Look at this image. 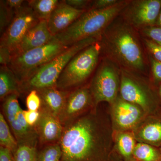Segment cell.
Returning <instances> with one entry per match:
<instances>
[{
	"mask_svg": "<svg viewBox=\"0 0 161 161\" xmlns=\"http://www.w3.org/2000/svg\"><path fill=\"white\" fill-rule=\"evenodd\" d=\"M60 161H121L112 152L107 131L94 115L82 116L64 129Z\"/></svg>",
	"mask_w": 161,
	"mask_h": 161,
	"instance_id": "obj_1",
	"label": "cell"
},
{
	"mask_svg": "<svg viewBox=\"0 0 161 161\" xmlns=\"http://www.w3.org/2000/svg\"><path fill=\"white\" fill-rule=\"evenodd\" d=\"M131 27L126 22L111 23L101 36V51L124 70L142 71L145 70L143 54Z\"/></svg>",
	"mask_w": 161,
	"mask_h": 161,
	"instance_id": "obj_2",
	"label": "cell"
},
{
	"mask_svg": "<svg viewBox=\"0 0 161 161\" xmlns=\"http://www.w3.org/2000/svg\"><path fill=\"white\" fill-rule=\"evenodd\" d=\"M129 3L120 1L105 9H88L67 29L54 37L67 47L85 39L100 37Z\"/></svg>",
	"mask_w": 161,
	"mask_h": 161,
	"instance_id": "obj_3",
	"label": "cell"
},
{
	"mask_svg": "<svg viewBox=\"0 0 161 161\" xmlns=\"http://www.w3.org/2000/svg\"><path fill=\"white\" fill-rule=\"evenodd\" d=\"M100 37H92L80 40L69 46L48 63L37 70L20 83V91L30 92L54 87L63 69L72 58L87 47L100 40Z\"/></svg>",
	"mask_w": 161,
	"mask_h": 161,
	"instance_id": "obj_4",
	"label": "cell"
},
{
	"mask_svg": "<svg viewBox=\"0 0 161 161\" xmlns=\"http://www.w3.org/2000/svg\"><path fill=\"white\" fill-rule=\"evenodd\" d=\"M101 52L98 41L77 54L63 69L56 87L66 92L86 80L97 66Z\"/></svg>",
	"mask_w": 161,
	"mask_h": 161,
	"instance_id": "obj_5",
	"label": "cell"
},
{
	"mask_svg": "<svg viewBox=\"0 0 161 161\" xmlns=\"http://www.w3.org/2000/svg\"><path fill=\"white\" fill-rule=\"evenodd\" d=\"M69 47L64 45L54 37L50 42L44 46L13 57L7 66L20 84Z\"/></svg>",
	"mask_w": 161,
	"mask_h": 161,
	"instance_id": "obj_6",
	"label": "cell"
},
{
	"mask_svg": "<svg viewBox=\"0 0 161 161\" xmlns=\"http://www.w3.org/2000/svg\"><path fill=\"white\" fill-rule=\"evenodd\" d=\"M119 88V78L117 70L109 62L101 64L95 75L91 92L94 102L115 103Z\"/></svg>",
	"mask_w": 161,
	"mask_h": 161,
	"instance_id": "obj_7",
	"label": "cell"
},
{
	"mask_svg": "<svg viewBox=\"0 0 161 161\" xmlns=\"http://www.w3.org/2000/svg\"><path fill=\"white\" fill-rule=\"evenodd\" d=\"M161 9V0H136L129 2L122 12L126 23L142 30L155 26Z\"/></svg>",
	"mask_w": 161,
	"mask_h": 161,
	"instance_id": "obj_8",
	"label": "cell"
},
{
	"mask_svg": "<svg viewBox=\"0 0 161 161\" xmlns=\"http://www.w3.org/2000/svg\"><path fill=\"white\" fill-rule=\"evenodd\" d=\"M40 21L28 4L24 5L1 36L0 47H7L11 53L27 32Z\"/></svg>",
	"mask_w": 161,
	"mask_h": 161,
	"instance_id": "obj_9",
	"label": "cell"
},
{
	"mask_svg": "<svg viewBox=\"0 0 161 161\" xmlns=\"http://www.w3.org/2000/svg\"><path fill=\"white\" fill-rule=\"evenodd\" d=\"M86 10L75 9L60 1L47 21V26L53 36L64 31Z\"/></svg>",
	"mask_w": 161,
	"mask_h": 161,
	"instance_id": "obj_10",
	"label": "cell"
},
{
	"mask_svg": "<svg viewBox=\"0 0 161 161\" xmlns=\"http://www.w3.org/2000/svg\"><path fill=\"white\" fill-rule=\"evenodd\" d=\"M53 37L48 29L47 21H40L27 32L11 52L12 58L30 50L44 46L50 42Z\"/></svg>",
	"mask_w": 161,
	"mask_h": 161,
	"instance_id": "obj_11",
	"label": "cell"
},
{
	"mask_svg": "<svg viewBox=\"0 0 161 161\" xmlns=\"http://www.w3.org/2000/svg\"><path fill=\"white\" fill-rule=\"evenodd\" d=\"M122 99L137 106L143 109H148L150 98L146 90L125 70L122 69L120 83Z\"/></svg>",
	"mask_w": 161,
	"mask_h": 161,
	"instance_id": "obj_12",
	"label": "cell"
},
{
	"mask_svg": "<svg viewBox=\"0 0 161 161\" xmlns=\"http://www.w3.org/2000/svg\"><path fill=\"white\" fill-rule=\"evenodd\" d=\"M92 98L91 91L84 88L78 89L69 94L63 109L58 116L60 122H70L75 116L88 108Z\"/></svg>",
	"mask_w": 161,
	"mask_h": 161,
	"instance_id": "obj_13",
	"label": "cell"
},
{
	"mask_svg": "<svg viewBox=\"0 0 161 161\" xmlns=\"http://www.w3.org/2000/svg\"><path fill=\"white\" fill-rule=\"evenodd\" d=\"M115 103L113 116L117 126L123 130L134 127L142 117L141 108L122 98L116 100Z\"/></svg>",
	"mask_w": 161,
	"mask_h": 161,
	"instance_id": "obj_14",
	"label": "cell"
},
{
	"mask_svg": "<svg viewBox=\"0 0 161 161\" xmlns=\"http://www.w3.org/2000/svg\"><path fill=\"white\" fill-rule=\"evenodd\" d=\"M37 123L38 132L43 142L60 140L64 129L59 119L44 108Z\"/></svg>",
	"mask_w": 161,
	"mask_h": 161,
	"instance_id": "obj_15",
	"label": "cell"
},
{
	"mask_svg": "<svg viewBox=\"0 0 161 161\" xmlns=\"http://www.w3.org/2000/svg\"><path fill=\"white\" fill-rule=\"evenodd\" d=\"M37 91L44 108L58 118L64 106L68 92L59 90L56 87Z\"/></svg>",
	"mask_w": 161,
	"mask_h": 161,
	"instance_id": "obj_16",
	"label": "cell"
},
{
	"mask_svg": "<svg viewBox=\"0 0 161 161\" xmlns=\"http://www.w3.org/2000/svg\"><path fill=\"white\" fill-rule=\"evenodd\" d=\"M20 92L19 81L7 65H1L0 68V98H6L13 93Z\"/></svg>",
	"mask_w": 161,
	"mask_h": 161,
	"instance_id": "obj_17",
	"label": "cell"
},
{
	"mask_svg": "<svg viewBox=\"0 0 161 161\" xmlns=\"http://www.w3.org/2000/svg\"><path fill=\"white\" fill-rule=\"evenodd\" d=\"M28 6L36 17L40 21H48L60 1L58 0H31L27 1Z\"/></svg>",
	"mask_w": 161,
	"mask_h": 161,
	"instance_id": "obj_18",
	"label": "cell"
},
{
	"mask_svg": "<svg viewBox=\"0 0 161 161\" xmlns=\"http://www.w3.org/2000/svg\"><path fill=\"white\" fill-rule=\"evenodd\" d=\"M135 147V140L132 135L128 133H121L118 136L117 150L124 161L133 160V153Z\"/></svg>",
	"mask_w": 161,
	"mask_h": 161,
	"instance_id": "obj_19",
	"label": "cell"
},
{
	"mask_svg": "<svg viewBox=\"0 0 161 161\" xmlns=\"http://www.w3.org/2000/svg\"><path fill=\"white\" fill-rule=\"evenodd\" d=\"M133 158L136 161H161V154L149 144L139 143L136 145Z\"/></svg>",
	"mask_w": 161,
	"mask_h": 161,
	"instance_id": "obj_20",
	"label": "cell"
},
{
	"mask_svg": "<svg viewBox=\"0 0 161 161\" xmlns=\"http://www.w3.org/2000/svg\"><path fill=\"white\" fill-rule=\"evenodd\" d=\"M139 138L149 143L161 142V122L150 123L144 126L138 133Z\"/></svg>",
	"mask_w": 161,
	"mask_h": 161,
	"instance_id": "obj_21",
	"label": "cell"
},
{
	"mask_svg": "<svg viewBox=\"0 0 161 161\" xmlns=\"http://www.w3.org/2000/svg\"><path fill=\"white\" fill-rule=\"evenodd\" d=\"M0 144L1 146L7 148L13 154L18 147V142L13 136L9 125L2 113L0 114Z\"/></svg>",
	"mask_w": 161,
	"mask_h": 161,
	"instance_id": "obj_22",
	"label": "cell"
},
{
	"mask_svg": "<svg viewBox=\"0 0 161 161\" xmlns=\"http://www.w3.org/2000/svg\"><path fill=\"white\" fill-rule=\"evenodd\" d=\"M38 152L28 142L21 143L13 153L14 161H37Z\"/></svg>",
	"mask_w": 161,
	"mask_h": 161,
	"instance_id": "obj_23",
	"label": "cell"
},
{
	"mask_svg": "<svg viewBox=\"0 0 161 161\" xmlns=\"http://www.w3.org/2000/svg\"><path fill=\"white\" fill-rule=\"evenodd\" d=\"M62 150L59 144L46 147L37 153V161H60Z\"/></svg>",
	"mask_w": 161,
	"mask_h": 161,
	"instance_id": "obj_24",
	"label": "cell"
},
{
	"mask_svg": "<svg viewBox=\"0 0 161 161\" xmlns=\"http://www.w3.org/2000/svg\"><path fill=\"white\" fill-rule=\"evenodd\" d=\"M16 13L8 7L4 1H0V33H4L10 25Z\"/></svg>",
	"mask_w": 161,
	"mask_h": 161,
	"instance_id": "obj_25",
	"label": "cell"
},
{
	"mask_svg": "<svg viewBox=\"0 0 161 161\" xmlns=\"http://www.w3.org/2000/svg\"><path fill=\"white\" fill-rule=\"evenodd\" d=\"M144 36L159 45L161 46V27L151 26L141 30Z\"/></svg>",
	"mask_w": 161,
	"mask_h": 161,
	"instance_id": "obj_26",
	"label": "cell"
},
{
	"mask_svg": "<svg viewBox=\"0 0 161 161\" xmlns=\"http://www.w3.org/2000/svg\"><path fill=\"white\" fill-rule=\"evenodd\" d=\"M42 103V100L37 90H32L29 92L26 98V107L28 110L38 111Z\"/></svg>",
	"mask_w": 161,
	"mask_h": 161,
	"instance_id": "obj_27",
	"label": "cell"
},
{
	"mask_svg": "<svg viewBox=\"0 0 161 161\" xmlns=\"http://www.w3.org/2000/svg\"><path fill=\"white\" fill-rule=\"evenodd\" d=\"M143 41L147 49L153 57V59L161 62V46L147 38L144 39Z\"/></svg>",
	"mask_w": 161,
	"mask_h": 161,
	"instance_id": "obj_28",
	"label": "cell"
},
{
	"mask_svg": "<svg viewBox=\"0 0 161 161\" xmlns=\"http://www.w3.org/2000/svg\"><path fill=\"white\" fill-rule=\"evenodd\" d=\"M120 1L117 0H96L92 1L90 9H103L114 6Z\"/></svg>",
	"mask_w": 161,
	"mask_h": 161,
	"instance_id": "obj_29",
	"label": "cell"
},
{
	"mask_svg": "<svg viewBox=\"0 0 161 161\" xmlns=\"http://www.w3.org/2000/svg\"><path fill=\"white\" fill-rule=\"evenodd\" d=\"M23 114L26 123L30 126H33L37 124L40 115V112L39 111L23 110Z\"/></svg>",
	"mask_w": 161,
	"mask_h": 161,
	"instance_id": "obj_30",
	"label": "cell"
},
{
	"mask_svg": "<svg viewBox=\"0 0 161 161\" xmlns=\"http://www.w3.org/2000/svg\"><path fill=\"white\" fill-rule=\"evenodd\" d=\"M64 3L75 9L87 10L86 8L89 6L92 1L87 0H64Z\"/></svg>",
	"mask_w": 161,
	"mask_h": 161,
	"instance_id": "obj_31",
	"label": "cell"
},
{
	"mask_svg": "<svg viewBox=\"0 0 161 161\" xmlns=\"http://www.w3.org/2000/svg\"><path fill=\"white\" fill-rule=\"evenodd\" d=\"M11 52L7 47H0V64L2 65H8L11 61Z\"/></svg>",
	"mask_w": 161,
	"mask_h": 161,
	"instance_id": "obj_32",
	"label": "cell"
},
{
	"mask_svg": "<svg viewBox=\"0 0 161 161\" xmlns=\"http://www.w3.org/2000/svg\"><path fill=\"white\" fill-rule=\"evenodd\" d=\"M151 66L154 78L156 80H161V62L151 58Z\"/></svg>",
	"mask_w": 161,
	"mask_h": 161,
	"instance_id": "obj_33",
	"label": "cell"
},
{
	"mask_svg": "<svg viewBox=\"0 0 161 161\" xmlns=\"http://www.w3.org/2000/svg\"><path fill=\"white\" fill-rule=\"evenodd\" d=\"M4 1L6 6L14 10L16 13L23 7L24 5V3L26 2L23 0H6Z\"/></svg>",
	"mask_w": 161,
	"mask_h": 161,
	"instance_id": "obj_34",
	"label": "cell"
},
{
	"mask_svg": "<svg viewBox=\"0 0 161 161\" xmlns=\"http://www.w3.org/2000/svg\"><path fill=\"white\" fill-rule=\"evenodd\" d=\"M0 161H14L13 154L11 151L2 146L0 147Z\"/></svg>",
	"mask_w": 161,
	"mask_h": 161,
	"instance_id": "obj_35",
	"label": "cell"
},
{
	"mask_svg": "<svg viewBox=\"0 0 161 161\" xmlns=\"http://www.w3.org/2000/svg\"><path fill=\"white\" fill-rule=\"evenodd\" d=\"M17 120L19 124L23 128V130L26 131V132L30 133V126L26 123L25 119L24 118V115L23 114V110L21 109V110L18 112L17 115H16Z\"/></svg>",
	"mask_w": 161,
	"mask_h": 161,
	"instance_id": "obj_36",
	"label": "cell"
},
{
	"mask_svg": "<svg viewBox=\"0 0 161 161\" xmlns=\"http://www.w3.org/2000/svg\"><path fill=\"white\" fill-rule=\"evenodd\" d=\"M158 26H160L161 27V9L160 12L159 14L158 15V18L157 20L156 23Z\"/></svg>",
	"mask_w": 161,
	"mask_h": 161,
	"instance_id": "obj_37",
	"label": "cell"
},
{
	"mask_svg": "<svg viewBox=\"0 0 161 161\" xmlns=\"http://www.w3.org/2000/svg\"><path fill=\"white\" fill-rule=\"evenodd\" d=\"M159 94H160V96L161 97V86L160 87Z\"/></svg>",
	"mask_w": 161,
	"mask_h": 161,
	"instance_id": "obj_38",
	"label": "cell"
},
{
	"mask_svg": "<svg viewBox=\"0 0 161 161\" xmlns=\"http://www.w3.org/2000/svg\"><path fill=\"white\" fill-rule=\"evenodd\" d=\"M130 161H135V160L133 159V160H132Z\"/></svg>",
	"mask_w": 161,
	"mask_h": 161,
	"instance_id": "obj_39",
	"label": "cell"
},
{
	"mask_svg": "<svg viewBox=\"0 0 161 161\" xmlns=\"http://www.w3.org/2000/svg\"></svg>",
	"mask_w": 161,
	"mask_h": 161,
	"instance_id": "obj_40",
	"label": "cell"
}]
</instances>
